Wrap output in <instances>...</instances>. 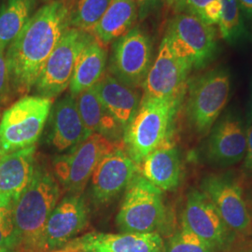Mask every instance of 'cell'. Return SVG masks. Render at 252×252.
Segmentation results:
<instances>
[{
	"label": "cell",
	"mask_w": 252,
	"mask_h": 252,
	"mask_svg": "<svg viewBox=\"0 0 252 252\" xmlns=\"http://www.w3.org/2000/svg\"><path fill=\"white\" fill-rule=\"evenodd\" d=\"M230 91V76L224 69L208 71L190 83L187 116L198 135L204 136L211 131L228 103Z\"/></svg>",
	"instance_id": "52a82bcc"
},
{
	"label": "cell",
	"mask_w": 252,
	"mask_h": 252,
	"mask_svg": "<svg viewBox=\"0 0 252 252\" xmlns=\"http://www.w3.org/2000/svg\"><path fill=\"white\" fill-rule=\"evenodd\" d=\"M137 18L135 0H112L91 34L102 45H108L129 32Z\"/></svg>",
	"instance_id": "cb8c5ba5"
},
{
	"label": "cell",
	"mask_w": 252,
	"mask_h": 252,
	"mask_svg": "<svg viewBox=\"0 0 252 252\" xmlns=\"http://www.w3.org/2000/svg\"><path fill=\"white\" fill-rule=\"evenodd\" d=\"M12 202L0 197V248L14 252L15 234Z\"/></svg>",
	"instance_id": "f546056e"
},
{
	"label": "cell",
	"mask_w": 252,
	"mask_h": 252,
	"mask_svg": "<svg viewBox=\"0 0 252 252\" xmlns=\"http://www.w3.org/2000/svg\"><path fill=\"white\" fill-rule=\"evenodd\" d=\"M0 252H12V251H9V250H7V249H1V248H0Z\"/></svg>",
	"instance_id": "d590c367"
},
{
	"label": "cell",
	"mask_w": 252,
	"mask_h": 252,
	"mask_svg": "<svg viewBox=\"0 0 252 252\" xmlns=\"http://www.w3.org/2000/svg\"><path fill=\"white\" fill-rule=\"evenodd\" d=\"M121 147H125L122 142H114L104 135L93 133L72 148L70 153L54 160L55 178L66 190L80 194L100 161Z\"/></svg>",
	"instance_id": "ba28073f"
},
{
	"label": "cell",
	"mask_w": 252,
	"mask_h": 252,
	"mask_svg": "<svg viewBox=\"0 0 252 252\" xmlns=\"http://www.w3.org/2000/svg\"><path fill=\"white\" fill-rule=\"evenodd\" d=\"M35 0H5L0 6V48L7 50L31 18Z\"/></svg>",
	"instance_id": "d4e9b609"
},
{
	"label": "cell",
	"mask_w": 252,
	"mask_h": 252,
	"mask_svg": "<svg viewBox=\"0 0 252 252\" xmlns=\"http://www.w3.org/2000/svg\"><path fill=\"white\" fill-rule=\"evenodd\" d=\"M201 189L215 206L227 228L245 234L252 227V216L239 184L228 176L212 175L205 178Z\"/></svg>",
	"instance_id": "7c38bea8"
},
{
	"label": "cell",
	"mask_w": 252,
	"mask_h": 252,
	"mask_svg": "<svg viewBox=\"0 0 252 252\" xmlns=\"http://www.w3.org/2000/svg\"><path fill=\"white\" fill-rule=\"evenodd\" d=\"M89 209L80 194L63 198L55 207L46 223L42 252L63 249L88 224Z\"/></svg>",
	"instance_id": "4fadbf2b"
},
{
	"label": "cell",
	"mask_w": 252,
	"mask_h": 252,
	"mask_svg": "<svg viewBox=\"0 0 252 252\" xmlns=\"http://www.w3.org/2000/svg\"><path fill=\"white\" fill-rule=\"evenodd\" d=\"M175 2H176V0H165V1H164L165 5H166L168 8H172Z\"/></svg>",
	"instance_id": "e575fe53"
},
{
	"label": "cell",
	"mask_w": 252,
	"mask_h": 252,
	"mask_svg": "<svg viewBox=\"0 0 252 252\" xmlns=\"http://www.w3.org/2000/svg\"><path fill=\"white\" fill-rule=\"evenodd\" d=\"M54 99L27 95L4 111L0 120V148L4 153L35 146L52 112Z\"/></svg>",
	"instance_id": "277c9868"
},
{
	"label": "cell",
	"mask_w": 252,
	"mask_h": 252,
	"mask_svg": "<svg viewBox=\"0 0 252 252\" xmlns=\"http://www.w3.org/2000/svg\"><path fill=\"white\" fill-rule=\"evenodd\" d=\"M60 194L54 175L41 166L35 167L29 184L12 204L14 252H42L46 223Z\"/></svg>",
	"instance_id": "7a4b0ae2"
},
{
	"label": "cell",
	"mask_w": 252,
	"mask_h": 252,
	"mask_svg": "<svg viewBox=\"0 0 252 252\" xmlns=\"http://www.w3.org/2000/svg\"><path fill=\"white\" fill-rule=\"evenodd\" d=\"M163 252H216V250L196 234L181 227L180 232L174 234L164 246Z\"/></svg>",
	"instance_id": "f1b7e54d"
},
{
	"label": "cell",
	"mask_w": 252,
	"mask_h": 252,
	"mask_svg": "<svg viewBox=\"0 0 252 252\" xmlns=\"http://www.w3.org/2000/svg\"><path fill=\"white\" fill-rule=\"evenodd\" d=\"M164 38L172 53L190 68L204 67L215 56L216 31L194 15L176 14L168 24Z\"/></svg>",
	"instance_id": "8992f818"
},
{
	"label": "cell",
	"mask_w": 252,
	"mask_h": 252,
	"mask_svg": "<svg viewBox=\"0 0 252 252\" xmlns=\"http://www.w3.org/2000/svg\"><path fill=\"white\" fill-rule=\"evenodd\" d=\"M165 0H135L137 9V17L139 20L147 18L155 10L160 9Z\"/></svg>",
	"instance_id": "1f68e13d"
},
{
	"label": "cell",
	"mask_w": 252,
	"mask_h": 252,
	"mask_svg": "<svg viewBox=\"0 0 252 252\" xmlns=\"http://www.w3.org/2000/svg\"><path fill=\"white\" fill-rule=\"evenodd\" d=\"M207 157L209 162L228 166L240 162L247 152L248 135L242 122L235 116L227 115L209 132Z\"/></svg>",
	"instance_id": "e0dca14e"
},
{
	"label": "cell",
	"mask_w": 252,
	"mask_h": 252,
	"mask_svg": "<svg viewBox=\"0 0 252 252\" xmlns=\"http://www.w3.org/2000/svg\"><path fill=\"white\" fill-rule=\"evenodd\" d=\"M108 61L106 46L94 37L79 55L72 80L69 84L70 94L77 96L82 92L93 88L105 75Z\"/></svg>",
	"instance_id": "7402d4cb"
},
{
	"label": "cell",
	"mask_w": 252,
	"mask_h": 252,
	"mask_svg": "<svg viewBox=\"0 0 252 252\" xmlns=\"http://www.w3.org/2000/svg\"><path fill=\"white\" fill-rule=\"evenodd\" d=\"M69 10L62 1H52L31 16L6 51L9 82L19 94L35 87L47 60L69 27Z\"/></svg>",
	"instance_id": "6da1fadb"
},
{
	"label": "cell",
	"mask_w": 252,
	"mask_h": 252,
	"mask_svg": "<svg viewBox=\"0 0 252 252\" xmlns=\"http://www.w3.org/2000/svg\"><path fill=\"white\" fill-rule=\"evenodd\" d=\"M10 88L9 70L6 62V51L0 48V104L6 99Z\"/></svg>",
	"instance_id": "4dcf8cb0"
},
{
	"label": "cell",
	"mask_w": 252,
	"mask_h": 252,
	"mask_svg": "<svg viewBox=\"0 0 252 252\" xmlns=\"http://www.w3.org/2000/svg\"><path fill=\"white\" fill-rule=\"evenodd\" d=\"M182 227L196 234L214 250H222L229 239V229L207 195L189 192L182 214Z\"/></svg>",
	"instance_id": "9a60e30c"
},
{
	"label": "cell",
	"mask_w": 252,
	"mask_h": 252,
	"mask_svg": "<svg viewBox=\"0 0 252 252\" xmlns=\"http://www.w3.org/2000/svg\"><path fill=\"white\" fill-rule=\"evenodd\" d=\"M218 25L220 36L228 43H234L241 37L243 21L237 0H221V13Z\"/></svg>",
	"instance_id": "83f0119b"
},
{
	"label": "cell",
	"mask_w": 252,
	"mask_h": 252,
	"mask_svg": "<svg viewBox=\"0 0 252 252\" xmlns=\"http://www.w3.org/2000/svg\"><path fill=\"white\" fill-rule=\"evenodd\" d=\"M248 143H247V152L245 155V167L252 172V125L247 129Z\"/></svg>",
	"instance_id": "d6a6232c"
},
{
	"label": "cell",
	"mask_w": 252,
	"mask_h": 252,
	"mask_svg": "<svg viewBox=\"0 0 252 252\" xmlns=\"http://www.w3.org/2000/svg\"><path fill=\"white\" fill-rule=\"evenodd\" d=\"M152 66V42L140 28L135 27L116 39L112 46L110 72L132 88L143 85Z\"/></svg>",
	"instance_id": "30bf717a"
},
{
	"label": "cell",
	"mask_w": 252,
	"mask_h": 252,
	"mask_svg": "<svg viewBox=\"0 0 252 252\" xmlns=\"http://www.w3.org/2000/svg\"><path fill=\"white\" fill-rule=\"evenodd\" d=\"M165 219L162 190L136 173L126 189L116 219L118 228L122 233H157Z\"/></svg>",
	"instance_id": "5b68a950"
},
{
	"label": "cell",
	"mask_w": 252,
	"mask_h": 252,
	"mask_svg": "<svg viewBox=\"0 0 252 252\" xmlns=\"http://www.w3.org/2000/svg\"></svg>",
	"instance_id": "74e56055"
},
{
	"label": "cell",
	"mask_w": 252,
	"mask_h": 252,
	"mask_svg": "<svg viewBox=\"0 0 252 252\" xmlns=\"http://www.w3.org/2000/svg\"><path fill=\"white\" fill-rule=\"evenodd\" d=\"M35 152L31 146L0 157V197L13 203L27 188L35 168Z\"/></svg>",
	"instance_id": "ffe728a7"
},
{
	"label": "cell",
	"mask_w": 252,
	"mask_h": 252,
	"mask_svg": "<svg viewBox=\"0 0 252 252\" xmlns=\"http://www.w3.org/2000/svg\"><path fill=\"white\" fill-rule=\"evenodd\" d=\"M190 70L189 64L172 53L163 37L156 59L143 82L144 95L142 99L179 102Z\"/></svg>",
	"instance_id": "8fae6325"
},
{
	"label": "cell",
	"mask_w": 252,
	"mask_h": 252,
	"mask_svg": "<svg viewBox=\"0 0 252 252\" xmlns=\"http://www.w3.org/2000/svg\"><path fill=\"white\" fill-rule=\"evenodd\" d=\"M94 89L125 133L140 107V94L108 73H105Z\"/></svg>",
	"instance_id": "d6986e66"
},
{
	"label": "cell",
	"mask_w": 252,
	"mask_h": 252,
	"mask_svg": "<svg viewBox=\"0 0 252 252\" xmlns=\"http://www.w3.org/2000/svg\"><path fill=\"white\" fill-rule=\"evenodd\" d=\"M76 101L81 120L89 132L121 142L124 131L100 101L94 87L78 94Z\"/></svg>",
	"instance_id": "603a6c76"
},
{
	"label": "cell",
	"mask_w": 252,
	"mask_h": 252,
	"mask_svg": "<svg viewBox=\"0 0 252 252\" xmlns=\"http://www.w3.org/2000/svg\"><path fill=\"white\" fill-rule=\"evenodd\" d=\"M125 147L107 154L97 164L91 177L93 197L98 203H108L127 188L138 171Z\"/></svg>",
	"instance_id": "2e32d148"
},
{
	"label": "cell",
	"mask_w": 252,
	"mask_h": 252,
	"mask_svg": "<svg viewBox=\"0 0 252 252\" xmlns=\"http://www.w3.org/2000/svg\"><path fill=\"white\" fill-rule=\"evenodd\" d=\"M172 8L176 14H191L213 27L220 22L221 0H176Z\"/></svg>",
	"instance_id": "4316f807"
},
{
	"label": "cell",
	"mask_w": 252,
	"mask_h": 252,
	"mask_svg": "<svg viewBox=\"0 0 252 252\" xmlns=\"http://www.w3.org/2000/svg\"></svg>",
	"instance_id": "f35d334b"
},
{
	"label": "cell",
	"mask_w": 252,
	"mask_h": 252,
	"mask_svg": "<svg viewBox=\"0 0 252 252\" xmlns=\"http://www.w3.org/2000/svg\"><path fill=\"white\" fill-rule=\"evenodd\" d=\"M240 9L247 16L252 18V0H237Z\"/></svg>",
	"instance_id": "836d02e7"
},
{
	"label": "cell",
	"mask_w": 252,
	"mask_h": 252,
	"mask_svg": "<svg viewBox=\"0 0 252 252\" xmlns=\"http://www.w3.org/2000/svg\"><path fill=\"white\" fill-rule=\"evenodd\" d=\"M137 167L140 175L162 191L174 189L180 183L179 153L167 140L150 153Z\"/></svg>",
	"instance_id": "44dd1931"
},
{
	"label": "cell",
	"mask_w": 252,
	"mask_h": 252,
	"mask_svg": "<svg viewBox=\"0 0 252 252\" xmlns=\"http://www.w3.org/2000/svg\"><path fill=\"white\" fill-rule=\"evenodd\" d=\"M112 0H78L69 11V27L92 33Z\"/></svg>",
	"instance_id": "484cf974"
},
{
	"label": "cell",
	"mask_w": 252,
	"mask_h": 252,
	"mask_svg": "<svg viewBox=\"0 0 252 252\" xmlns=\"http://www.w3.org/2000/svg\"><path fill=\"white\" fill-rule=\"evenodd\" d=\"M178 102L142 99L135 117L124 133L126 153L138 165L167 140L168 129Z\"/></svg>",
	"instance_id": "3957f363"
},
{
	"label": "cell",
	"mask_w": 252,
	"mask_h": 252,
	"mask_svg": "<svg viewBox=\"0 0 252 252\" xmlns=\"http://www.w3.org/2000/svg\"><path fill=\"white\" fill-rule=\"evenodd\" d=\"M62 252H163L164 243L158 233L105 234L92 232L66 244Z\"/></svg>",
	"instance_id": "5bb4252c"
},
{
	"label": "cell",
	"mask_w": 252,
	"mask_h": 252,
	"mask_svg": "<svg viewBox=\"0 0 252 252\" xmlns=\"http://www.w3.org/2000/svg\"><path fill=\"white\" fill-rule=\"evenodd\" d=\"M52 111L50 141L58 152L72 149L93 134L84 126L77 107L76 96L71 94L58 100Z\"/></svg>",
	"instance_id": "ac0fdd59"
},
{
	"label": "cell",
	"mask_w": 252,
	"mask_h": 252,
	"mask_svg": "<svg viewBox=\"0 0 252 252\" xmlns=\"http://www.w3.org/2000/svg\"><path fill=\"white\" fill-rule=\"evenodd\" d=\"M3 154H4V153L2 152V150H1V148H0V157H1Z\"/></svg>",
	"instance_id": "8d00e7d4"
},
{
	"label": "cell",
	"mask_w": 252,
	"mask_h": 252,
	"mask_svg": "<svg viewBox=\"0 0 252 252\" xmlns=\"http://www.w3.org/2000/svg\"><path fill=\"white\" fill-rule=\"evenodd\" d=\"M94 37L74 27L65 30L36 81L37 95L54 99L69 87L77 59Z\"/></svg>",
	"instance_id": "9c48e42d"
}]
</instances>
